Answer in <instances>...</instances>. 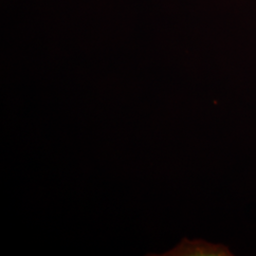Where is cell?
<instances>
[{"label":"cell","mask_w":256,"mask_h":256,"mask_svg":"<svg viewBox=\"0 0 256 256\" xmlns=\"http://www.w3.org/2000/svg\"><path fill=\"white\" fill-rule=\"evenodd\" d=\"M216 248L202 240L189 242L187 239H183L182 243L172 250L156 256H214L216 254Z\"/></svg>","instance_id":"cell-1"}]
</instances>
